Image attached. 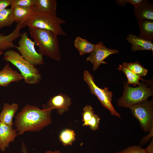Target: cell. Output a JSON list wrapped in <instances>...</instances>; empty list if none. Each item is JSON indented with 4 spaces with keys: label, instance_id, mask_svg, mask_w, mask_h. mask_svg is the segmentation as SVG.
Instances as JSON below:
<instances>
[{
    "label": "cell",
    "instance_id": "obj_5",
    "mask_svg": "<svg viewBox=\"0 0 153 153\" xmlns=\"http://www.w3.org/2000/svg\"><path fill=\"white\" fill-rule=\"evenodd\" d=\"M3 59L18 69L26 83L35 84L41 80V76L39 70L16 50L10 49L6 51Z\"/></svg>",
    "mask_w": 153,
    "mask_h": 153
},
{
    "label": "cell",
    "instance_id": "obj_7",
    "mask_svg": "<svg viewBox=\"0 0 153 153\" xmlns=\"http://www.w3.org/2000/svg\"><path fill=\"white\" fill-rule=\"evenodd\" d=\"M139 121L143 131L149 132L153 126V100L147 99L129 108Z\"/></svg>",
    "mask_w": 153,
    "mask_h": 153
},
{
    "label": "cell",
    "instance_id": "obj_24",
    "mask_svg": "<svg viewBox=\"0 0 153 153\" xmlns=\"http://www.w3.org/2000/svg\"><path fill=\"white\" fill-rule=\"evenodd\" d=\"M122 65L137 75L145 76L148 73V70L145 69L137 60L134 63H123Z\"/></svg>",
    "mask_w": 153,
    "mask_h": 153
},
{
    "label": "cell",
    "instance_id": "obj_29",
    "mask_svg": "<svg viewBox=\"0 0 153 153\" xmlns=\"http://www.w3.org/2000/svg\"><path fill=\"white\" fill-rule=\"evenodd\" d=\"M149 133L143 137L141 139L140 141V145H143L148 142L153 137V126L152 127Z\"/></svg>",
    "mask_w": 153,
    "mask_h": 153
},
{
    "label": "cell",
    "instance_id": "obj_16",
    "mask_svg": "<svg viewBox=\"0 0 153 153\" xmlns=\"http://www.w3.org/2000/svg\"><path fill=\"white\" fill-rule=\"evenodd\" d=\"M18 103L10 104L4 103L0 114V122L6 125L12 126L14 124L12 119L18 110Z\"/></svg>",
    "mask_w": 153,
    "mask_h": 153
},
{
    "label": "cell",
    "instance_id": "obj_4",
    "mask_svg": "<svg viewBox=\"0 0 153 153\" xmlns=\"http://www.w3.org/2000/svg\"><path fill=\"white\" fill-rule=\"evenodd\" d=\"M65 20L57 15L35 10L31 15L22 24L24 27L30 26L50 31L58 35L65 36L67 33L61 25Z\"/></svg>",
    "mask_w": 153,
    "mask_h": 153
},
{
    "label": "cell",
    "instance_id": "obj_19",
    "mask_svg": "<svg viewBox=\"0 0 153 153\" xmlns=\"http://www.w3.org/2000/svg\"><path fill=\"white\" fill-rule=\"evenodd\" d=\"M57 2L56 0H35L36 10L57 15Z\"/></svg>",
    "mask_w": 153,
    "mask_h": 153
},
{
    "label": "cell",
    "instance_id": "obj_2",
    "mask_svg": "<svg viewBox=\"0 0 153 153\" xmlns=\"http://www.w3.org/2000/svg\"><path fill=\"white\" fill-rule=\"evenodd\" d=\"M30 36L39 48L38 52L57 61L60 60L61 55L58 35L50 30L28 27Z\"/></svg>",
    "mask_w": 153,
    "mask_h": 153
},
{
    "label": "cell",
    "instance_id": "obj_30",
    "mask_svg": "<svg viewBox=\"0 0 153 153\" xmlns=\"http://www.w3.org/2000/svg\"><path fill=\"white\" fill-rule=\"evenodd\" d=\"M12 0H0V12L11 6Z\"/></svg>",
    "mask_w": 153,
    "mask_h": 153
},
{
    "label": "cell",
    "instance_id": "obj_22",
    "mask_svg": "<svg viewBox=\"0 0 153 153\" xmlns=\"http://www.w3.org/2000/svg\"><path fill=\"white\" fill-rule=\"evenodd\" d=\"M76 134L73 130L66 129L62 130L59 135L60 140L64 146L72 145L75 140Z\"/></svg>",
    "mask_w": 153,
    "mask_h": 153
},
{
    "label": "cell",
    "instance_id": "obj_17",
    "mask_svg": "<svg viewBox=\"0 0 153 153\" xmlns=\"http://www.w3.org/2000/svg\"><path fill=\"white\" fill-rule=\"evenodd\" d=\"M12 8L15 22L17 24H23L35 10V6L29 7L16 6Z\"/></svg>",
    "mask_w": 153,
    "mask_h": 153
},
{
    "label": "cell",
    "instance_id": "obj_6",
    "mask_svg": "<svg viewBox=\"0 0 153 153\" xmlns=\"http://www.w3.org/2000/svg\"><path fill=\"white\" fill-rule=\"evenodd\" d=\"M83 78L88 85L91 93L96 96L102 105L109 110L112 115L121 118L120 115L112 104V92L109 91L107 87L101 89L98 87L94 82L93 76L88 71H84Z\"/></svg>",
    "mask_w": 153,
    "mask_h": 153
},
{
    "label": "cell",
    "instance_id": "obj_26",
    "mask_svg": "<svg viewBox=\"0 0 153 153\" xmlns=\"http://www.w3.org/2000/svg\"><path fill=\"white\" fill-rule=\"evenodd\" d=\"M35 0H12L10 7L16 6L32 7L35 6Z\"/></svg>",
    "mask_w": 153,
    "mask_h": 153
},
{
    "label": "cell",
    "instance_id": "obj_28",
    "mask_svg": "<svg viewBox=\"0 0 153 153\" xmlns=\"http://www.w3.org/2000/svg\"><path fill=\"white\" fill-rule=\"evenodd\" d=\"M116 153H146L144 149L141 146L134 145L129 147L127 148Z\"/></svg>",
    "mask_w": 153,
    "mask_h": 153
},
{
    "label": "cell",
    "instance_id": "obj_1",
    "mask_svg": "<svg viewBox=\"0 0 153 153\" xmlns=\"http://www.w3.org/2000/svg\"><path fill=\"white\" fill-rule=\"evenodd\" d=\"M52 110L46 106L41 109L35 105H25L15 118L18 134L22 135L26 131H39L48 126L52 123Z\"/></svg>",
    "mask_w": 153,
    "mask_h": 153
},
{
    "label": "cell",
    "instance_id": "obj_34",
    "mask_svg": "<svg viewBox=\"0 0 153 153\" xmlns=\"http://www.w3.org/2000/svg\"><path fill=\"white\" fill-rule=\"evenodd\" d=\"M45 153H62L58 150H56L53 151L50 150L47 151Z\"/></svg>",
    "mask_w": 153,
    "mask_h": 153
},
{
    "label": "cell",
    "instance_id": "obj_32",
    "mask_svg": "<svg viewBox=\"0 0 153 153\" xmlns=\"http://www.w3.org/2000/svg\"><path fill=\"white\" fill-rule=\"evenodd\" d=\"M144 150L146 153H153V138H152L149 144Z\"/></svg>",
    "mask_w": 153,
    "mask_h": 153
},
{
    "label": "cell",
    "instance_id": "obj_21",
    "mask_svg": "<svg viewBox=\"0 0 153 153\" xmlns=\"http://www.w3.org/2000/svg\"><path fill=\"white\" fill-rule=\"evenodd\" d=\"M14 22L13 8L10 7L0 12V29L10 26Z\"/></svg>",
    "mask_w": 153,
    "mask_h": 153
},
{
    "label": "cell",
    "instance_id": "obj_35",
    "mask_svg": "<svg viewBox=\"0 0 153 153\" xmlns=\"http://www.w3.org/2000/svg\"><path fill=\"white\" fill-rule=\"evenodd\" d=\"M4 53L3 52L0 51V56L3 54Z\"/></svg>",
    "mask_w": 153,
    "mask_h": 153
},
{
    "label": "cell",
    "instance_id": "obj_23",
    "mask_svg": "<svg viewBox=\"0 0 153 153\" xmlns=\"http://www.w3.org/2000/svg\"><path fill=\"white\" fill-rule=\"evenodd\" d=\"M118 69L122 71L126 75L128 79L127 83L129 85L132 84L135 86L139 85L140 84L139 80H142L143 79L141 77L137 75L127 69L122 64L119 65Z\"/></svg>",
    "mask_w": 153,
    "mask_h": 153
},
{
    "label": "cell",
    "instance_id": "obj_10",
    "mask_svg": "<svg viewBox=\"0 0 153 153\" xmlns=\"http://www.w3.org/2000/svg\"><path fill=\"white\" fill-rule=\"evenodd\" d=\"M71 103V99L69 97L60 94L51 97L46 106L52 110L56 109L58 114H62L69 110Z\"/></svg>",
    "mask_w": 153,
    "mask_h": 153
},
{
    "label": "cell",
    "instance_id": "obj_25",
    "mask_svg": "<svg viewBox=\"0 0 153 153\" xmlns=\"http://www.w3.org/2000/svg\"><path fill=\"white\" fill-rule=\"evenodd\" d=\"M94 111L91 106L86 105L83 109L82 113L83 126H85L87 123L92 118L94 114Z\"/></svg>",
    "mask_w": 153,
    "mask_h": 153
},
{
    "label": "cell",
    "instance_id": "obj_9",
    "mask_svg": "<svg viewBox=\"0 0 153 153\" xmlns=\"http://www.w3.org/2000/svg\"><path fill=\"white\" fill-rule=\"evenodd\" d=\"M119 51L116 49L107 48L102 41L99 42L93 51L86 58L87 61H90L93 65V71L97 70L101 64H106L104 60L110 55L117 54Z\"/></svg>",
    "mask_w": 153,
    "mask_h": 153
},
{
    "label": "cell",
    "instance_id": "obj_3",
    "mask_svg": "<svg viewBox=\"0 0 153 153\" xmlns=\"http://www.w3.org/2000/svg\"><path fill=\"white\" fill-rule=\"evenodd\" d=\"M142 80L139 86L135 88L129 86L127 82H125L122 96L117 101L119 106L129 108L153 95L152 81L143 79Z\"/></svg>",
    "mask_w": 153,
    "mask_h": 153
},
{
    "label": "cell",
    "instance_id": "obj_12",
    "mask_svg": "<svg viewBox=\"0 0 153 153\" xmlns=\"http://www.w3.org/2000/svg\"><path fill=\"white\" fill-rule=\"evenodd\" d=\"M22 24L23 23L17 24L14 29L7 35L0 33V51L3 52L16 48V46L14 44L13 42L20 37L22 34L20 30L24 27Z\"/></svg>",
    "mask_w": 153,
    "mask_h": 153
},
{
    "label": "cell",
    "instance_id": "obj_15",
    "mask_svg": "<svg viewBox=\"0 0 153 153\" xmlns=\"http://www.w3.org/2000/svg\"><path fill=\"white\" fill-rule=\"evenodd\" d=\"M126 39L131 44L132 51L151 50L153 52V43L152 42L145 40L132 34H129Z\"/></svg>",
    "mask_w": 153,
    "mask_h": 153
},
{
    "label": "cell",
    "instance_id": "obj_31",
    "mask_svg": "<svg viewBox=\"0 0 153 153\" xmlns=\"http://www.w3.org/2000/svg\"><path fill=\"white\" fill-rule=\"evenodd\" d=\"M143 0H123L124 4L125 5L128 3H130L134 7V8L139 6L142 2Z\"/></svg>",
    "mask_w": 153,
    "mask_h": 153
},
{
    "label": "cell",
    "instance_id": "obj_18",
    "mask_svg": "<svg viewBox=\"0 0 153 153\" xmlns=\"http://www.w3.org/2000/svg\"><path fill=\"white\" fill-rule=\"evenodd\" d=\"M138 21L140 30L139 37L152 42L153 40V20H142Z\"/></svg>",
    "mask_w": 153,
    "mask_h": 153
},
{
    "label": "cell",
    "instance_id": "obj_36",
    "mask_svg": "<svg viewBox=\"0 0 153 153\" xmlns=\"http://www.w3.org/2000/svg\"><path fill=\"white\" fill-rule=\"evenodd\" d=\"M0 145H1V143H0Z\"/></svg>",
    "mask_w": 153,
    "mask_h": 153
},
{
    "label": "cell",
    "instance_id": "obj_8",
    "mask_svg": "<svg viewBox=\"0 0 153 153\" xmlns=\"http://www.w3.org/2000/svg\"><path fill=\"white\" fill-rule=\"evenodd\" d=\"M20 37L16 48L21 56L35 66L43 64V56L36 51L35 43L28 37L27 33H22Z\"/></svg>",
    "mask_w": 153,
    "mask_h": 153
},
{
    "label": "cell",
    "instance_id": "obj_27",
    "mask_svg": "<svg viewBox=\"0 0 153 153\" xmlns=\"http://www.w3.org/2000/svg\"><path fill=\"white\" fill-rule=\"evenodd\" d=\"M100 118L99 116L94 114L91 120L86 124V126H89L91 129L95 131L98 129Z\"/></svg>",
    "mask_w": 153,
    "mask_h": 153
},
{
    "label": "cell",
    "instance_id": "obj_14",
    "mask_svg": "<svg viewBox=\"0 0 153 153\" xmlns=\"http://www.w3.org/2000/svg\"><path fill=\"white\" fill-rule=\"evenodd\" d=\"M134 12L136 18L138 20H153V4L148 0H143L139 6L134 8Z\"/></svg>",
    "mask_w": 153,
    "mask_h": 153
},
{
    "label": "cell",
    "instance_id": "obj_33",
    "mask_svg": "<svg viewBox=\"0 0 153 153\" xmlns=\"http://www.w3.org/2000/svg\"><path fill=\"white\" fill-rule=\"evenodd\" d=\"M20 150L22 153H28L26 145L23 142L22 143Z\"/></svg>",
    "mask_w": 153,
    "mask_h": 153
},
{
    "label": "cell",
    "instance_id": "obj_13",
    "mask_svg": "<svg viewBox=\"0 0 153 153\" xmlns=\"http://www.w3.org/2000/svg\"><path fill=\"white\" fill-rule=\"evenodd\" d=\"M23 79L21 75L14 70L8 63L0 71V86H2L7 87L12 82H18Z\"/></svg>",
    "mask_w": 153,
    "mask_h": 153
},
{
    "label": "cell",
    "instance_id": "obj_20",
    "mask_svg": "<svg viewBox=\"0 0 153 153\" xmlns=\"http://www.w3.org/2000/svg\"><path fill=\"white\" fill-rule=\"evenodd\" d=\"M74 45L78 51L80 55L82 56L90 54L94 50L95 44L85 39L77 36L74 40Z\"/></svg>",
    "mask_w": 153,
    "mask_h": 153
},
{
    "label": "cell",
    "instance_id": "obj_11",
    "mask_svg": "<svg viewBox=\"0 0 153 153\" xmlns=\"http://www.w3.org/2000/svg\"><path fill=\"white\" fill-rule=\"evenodd\" d=\"M12 126L6 125L0 122V149L4 152L10 143L13 142L18 134Z\"/></svg>",
    "mask_w": 153,
    "mask_h": 153
}]
</instances>
